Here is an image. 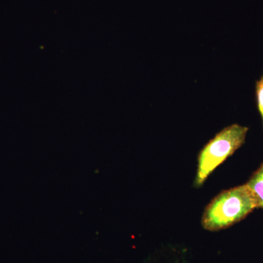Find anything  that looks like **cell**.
<instances>
[{
	"label": "cell",
	"instance_id": "obj_2",
	"mask_svg": "<svg viewBox=\"0 0 263 263\" xmlns=\"http://www.w3.org/2000/svg\"><path fill=\"white\" fill-rule=\"evenodd\" d=\"M248 130V127L232 124L208 142L198 155L195 186H202L216 167L243 146Z\"/></svg>",
	"mask_w": 263,
	"mask_h": 263
},
{
	"label": "cell",
	"instance_id": "obj_1",
	"mask_svg": "<svg viewBox=\"0 0 263 263\" xmlns=\"http://www.w3.org/2000/svg\"><path fill=\"white\" fill-rule=\"evenodd\" d=\"M257 204L247 184L221 192L205 208L202 226L209 231L226 229L245 219Z\"/></svg>",
	"mask_w": 263,
	"mask_h": 263
},
{
	"label": "cell",
	"instance_id": "obj_3",
	"mask_svg": "<svg viewBox=\"0 0 263 263\" xmlns=\"http://www.w3.org/2000/svg\"><path fill=\"white\" fill-rule=\"evenodd\" d=\"M246 184L253 195L257 207L263 209V164Z\"/></svg>",
	"mask_w": 263,
	"mask_h": 263
},
{
	"label": "cell",
	"instance_id": "obj_4",
	"mask_svg": "<svg viewBox=\"0 0 263 263\" xmlns=\"http://www.w3.org/2000/svg\"><path fill=\"white\" fill-rule=\"evenodd\" d=\"M255 96L257 101V108L262 120L263 126V72L260 79L256 82Z\"/></svg>",
	"mask_w": 263,
	"mask_h": 263
}]
</instances>
